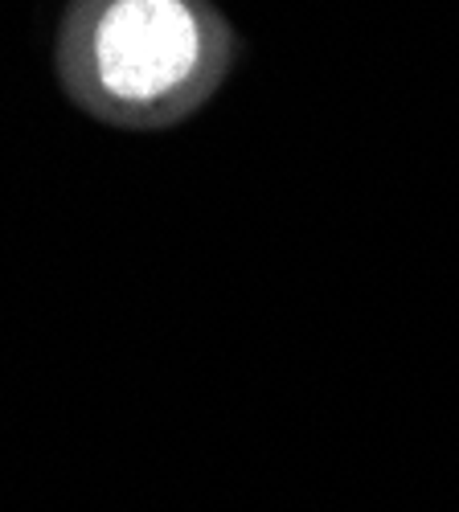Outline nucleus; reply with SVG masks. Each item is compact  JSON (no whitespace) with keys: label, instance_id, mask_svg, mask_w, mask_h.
<instances>
[{"label":"nucleus","instance_id":"obj_1","mask_svg":"<svg viewBox=\"0 0 459 512\" xmlns=\"http://www.w3.org/2000/svg\"><path fill=\"white\" fill-rule=\"evenodd\" d=\"M238 54V29L214 0H70L58 82L107 127L164 132L226 87Z\"/></svg>","mask_w":459,"mask_h":512}]
</instances>
